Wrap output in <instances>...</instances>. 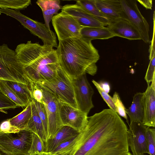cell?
Masks as SVG:
<instances>
[{"instance_id": "obj_1", "label": "cell", "mask_w": 155, "mask_h": 155, "mask_svg": "<svg viewBox=\"0 0 155 155\" xmlns=\"http://www.w3.org/2000/svg\"><path fill=\"white\" fill-rule=\"evenodd\" d=\"M127 130L117 113L104 109L88 117L84 129L55 155H122L129 152Z\"/></svg>"}, {"instance_id": "obj_2", "label": "cell", "mask_w": 155, "mask_h": 155, "mask_svg": "<svg viewBox=\"0 0 155 155\" xmlns=\"http://www.w3.org/2000/svg\"><path fill=\"white\" fill-rule=\"evenodd\" d=\"M30 41L15 49L25 78L30 82L41 83L54 78L60 66L56 49Z\"/></svg>"}, {"instance_id": "obj_3", "label": "cell", "mask_w": 155, "mask_h": 155, "mask_svg": "<svg viewBox=\"0 0 155 155\" xmlns=\"http://www.w3.org/2000/svg\"><path fill=\"white\" fill-rule=\"evenodd\" d=\"M56 51L60 67L71 78L96 74L100 55L91 41L81 37L61 41Z\"/></svg>"}, {"instance_id": "obj_4", "label": "cell", "mask_w": 155, "mask_h": 155, "mask_svg": "<svg viewBox=\"0 0 155 155\" xmlns=\"http://www.w3.org/2000/svg\"><path fill=\"white\" fill-rule=\"evenodd\" d=\"M0 80L14 81L29 86L15 51L4 44L0 45Z\"/></svg>"}, {"instance_id": "obj_5", "label": "cell", "mask_w": 155, "mask_h": 155, "mask_svg": "<svg viewBox=\"0 0 155 155\" xmlns=\"http://www.w3.org/2000/svg\"><path fill=\"white\" fill-rule=\"evenodd\" d=\"M38 83L48 90L59 101L77 108L71 79L59 66L52 79Z\"/></svg>"}, {"instance_id": "obj_6", "label": "cell", "mask_w": 155, "mask_h": 155, "mask_svg": "<svg viewBox=\"0 0 155 155\" xmlns=\"http://www.w3.org/2000/svg\"><path fill=\"white\" fill-rule=\"evenodd\" d=\"M2 13L18 20L24 28L31 33L41 39L43 45L51 46L57 48L56 35L45 24L34 20L21 13L19 11L9 9H1Z\"/></svg>"}, {"instance_id": "obj_7", "label": "cell", "mask_w": 155, "mask_h": 155, "mask_svg": "<svg viewBox=\"0 0 155 155\" xmlns=\"http://www.w3.org/2000/svg\"><path fill=\"white\" fill-rule=\"evenodd\" d=\"M32 133L26 129L20 130L15 135L13 133H0V148L13 155H29Z\"/></svg>"}, {"instance_id": "obj_8", "label": "cell", "mask_w": 155, "mask_h": 155, "mask_svg": "<svg viewBox=\"0 0 155 155\" xmlns=\"http://www.w3.org/2000/svg\"><path fill=\"white\" fill-rule=\"evenodd\" d=\"M122 12L121 18L131 24L138 31L145 43H150L149 26L141 14L135 0H120Z\"/></svg>"}, {"instance_id": "obj_9", "label": "cell", "mask_w": 155, "mask_h": 155, "mask_svg": "<svg viewBox=\"0 0 155 155\" xmlns=\"http://www.w3.org/2000/svg\"><path fill=\"white\" fill-rule=\"evenodd\" d=\"M52 23L59 42L72 38L81 37L82 27L71 16L61 12L53 16Z\"/></svg>"}, {"instance_id": "obj_10", "label": "cell", "mask_w": 155, "mask_h": 155, "mask_svg": "<svg viewBox=\"0 0 155 155\" xmlns=\"http://www.w3.org/2000/svg\"><path fill=\"white\" fill-rule=\"evenodd\" d=\"M71 80L77 109L88 114L94 107L92 100L94 92L87 80L86 74Z\"/></svg>"}, {"instance_id": "obj_11", "label": "cell", "mask_w": 155, "mask_h": 155, "mask_svg": "<svg viewBox=\"0 0 155 155\" xmlns=\"http://www.w3.org/2000/svg\"><path fill=\"white\" fill-rule=\"evenodd\" d=\"M38 84L42 92L41 103L44 104L48 116V139H51L62 126L59 115V101L50 92Z\"/></svg>"}, {"instance_id": "obj_12", "label": "cell", "mask_w": 155, "mask_h": 155, "mask_svg": "<svg viewBox=\"0 0 155 155\" xmlns=\"http://www.w3.org/2000/svg\"><path fill=\"white\" fill-rule=\"evenodd\" d=\"M127 140L132 155L149 153L146 131L147 127L142 123L133 122L129 125Z\"/></svg>"}, {"instance_id": "obj_13", "label": "cell", "mask_w": 155, "mask_h": 155, "mask_svg": "<svg viewBox=\"0 0 155 155\" xmlns=\"http://www.w3.org/2000/svg\"><path fill=\"white\" fill-rule=\"evenodd\" d=\"M60 119L63 126L70 127L79 133L86 127L87 114L63 102H58Z\"/></svg>"}, {"instance_id": "obj_14", "label": "cell", "mask_w": 155, "mask_h": 155, "mask_svg": "<svg viewBox=\"0 0 155 155\" xmlns=\"http://www.w3.org/2000/svg\"><path fill=\"white\" fill-rule=\"evenodd\" d=\"M61 12L72 17L82 27H103L105 26L81 6L76 4L65 5L61 7Z\"/></svg>"}, {"instance_id": "obj_15", "label": "cell", "mask_w": 155, "mask_h": 155, "mask_svg": "<svg viewBox=\"0 0 155 155\" xmlns=\"http://www.w3.org/2000/svg\"><path fill=\"white\" fill-rule=\"evenodd\" d=\"M142 101L144 116L143 124L146 126L155 127V75L151 84L143 93Z\"/></svg>"}, {"instance_id": "obj_16", "label": "cell", "mask_w": 155, "mask_h": 155, "mask_svg": "<svg viewBox=\"0 0 155 155\" xmlns=\"http://www.w3.org/2000/svg\"><path fill=\"white\" fill-rule=\"evenodd\" d=\"M107 27L115 37L118 36L130 40L141 39L137 29L127 21L121 18L109 21Z\"/></svg>"}, {"instance_id": "obj_17", "label": "cell", "mask_w": 155, "mask_h": 155, "mask_svg": "<svg viewBox=\"0 0 155 155\" xmlns=\"http://www.w3.org/2000/svg\"><path fill=\"white\" fill-rule=\"evenodd\" d=\"M97 8L109 21L121 18L120 0H94Z\"/></svg>"}, {"instance_id": "obj_18", "label": "cell", "mask_w": 155, "mask_h": 155, "mask_svg": "<svg viewBox=\"0 0 155 155\" xmlns=\"http://www.w3.org/2000/svg\"><path fill=\"white\" fill-rule=\"evenodd\" d=\"M80 133L73 128L63 126L51 139L45 143L46 152H52L59 145L78 135Z\"/></svg>"}, {"instance_id": "obj_19", "label": "cell", "mask_w": 155, "mask_h": 155, "mask_svg": "<svg viewBox=\"0 0 155 155\" xmlns=\"http://www.w3.org/2000/svg\"><path fill=\"white\" fill-rule=\"evenodd\" d=\"M143 93H136L133 97L132 104L126 111L129 117L130 123H143L144 113L142 101Z\"/></svg>"}, {"instance_id": "obj_20", "label": "cell", "mask_w": 155, "mask_h": 155, "mask_svg": "<svg viewBox=\"0 0 155 155\" xmlns=\"http://www.w3.org/2000/svg\"><path fill=\"white\" fill-rule=\"evenodd\" d=\"M41 8L45 24L50 29L49 23L53 15L57 14L61 9L59 0H38L36 2Z\"/></svg>"}, {"instance_id": "obj_21", "label": "cell", "mask_w": 155, "mask_h": 155, "mask_svg": "<svg viewBox=\"0 0 155 155\" xmlns=\"http://www.w3.org/2000/svg\"><path fill=\"white\" fill-rule=\"evenodd\" d=\"M31 116L25 129L37 135L45 143L47 140L42 121L33 101L31 102Z\"/></svg>"}, {"instance_id": "obj_22", "label": "cell", "mask_w": 155, "mask_h": 155, "mask_svg": "<svg viewBox=\"0 0 155 155\" xmlns=\"http://www.w3.org/2000/svg\"><path fill=\"white\" fill-rule=\"evenodd\" d=\"M81 38L91 41L94 39H106L115 37L107 27H82Z\"/></svg>"}, {"instance_id": "obj_23", "label": "cell", "mask_w": 155, "mask_h": 155, "mask_svg": "<svg viewBox=\"0 0 155 155\" xmlns=\"http://www.w3.org/2000/svg\"><path fill=\"white\" fill-rule=\"evenodd\" d=\"M5 81L8 86L15 92L26 106L33 100L29 85L15 81Z\"/></svg>"}, {"instance_id": "obj_24", "label": "cell", "mask_w": 155, "mask_h": 155, "mask_svg": "<svg viewBox=\"0 0 155 155\" xmlns=\"http://www.w3.org/2000/svg\"><path fill=\"white\" fill-rule=\"evenodd\" d=\"M76 4L81 6L87 12L102 23L105 26L108 25L109 21L97 8L94 0H77Z\"/></svg>"}, {"instance_id": "obj_25", "label": "cell", "mask_w": 155, "mask_h": 155, "mask_svg": "<svg viewBox=\"0 0 155 155\" xmlns=\"http://www.w3.org/2000/svg\"><path fill=\"white\" fill-rule=\"evenodd\" d=\"M31 102L19 114L10 118L11 124L20 130L25 129L31 116Z\"/></svg>"}, {"instance_id": "obj_26", "label": "cell", "mask_w": 155, "mask_h": 155, "mask_svg": "<svg viewBox=\"0 0 155 155\" xmlns=\"http://www.w3.org/2000/svg\"><path fill=\"white\" fill-rule=\"evenodd\" d=\"M31 4V0H0V9L20 11L25 9Z\"/></svg>"}, {"instance_id": "obj_27", "label": "cell", "mask_w": 155, "mask_h": 155, "mask_svg": "<svg viewBox=\"0 0 155 155\" xmlns=\"http://www.w3.org/2000/svg\"><path fill=\"white\" fill-rule=\"evenodd\" d=\"M0 89L2 92L15 103L17 107H24L27 106L15 92L5 83L4 80H0Z\"/></svg>"}, {"instance_id": "obj_28", "label": "cell", "mask_w": 155, "mask_h": 155, "mask_svg": "<svg viewBox=\"0 0 155 155\" xmlns=\"http://www.w3.org/2000/svg\"><path fill=\"white\" fill-rule=\"evenodd\" d=\"M32 101L42 123L47 139L49 137L48 124V116L45 107L42 103L38 102L33 100Z\"/></svg>"}, {"instance_id": "obj_29", "label": "cell", "mask_w": 155, "mask_h": 155, "mask_svg": "<svg viewBox=\"0 0 155 155\" xmlns=\"http://www.w3.org/2000/svg\"><path fill=\"white\" fill-rule=\"evenodd\" d=\"M32 141L29 151V155H38L41 153L46 152L45 144L43 141L34 133L32 132Z\"/></svg>"}, {"instance_id": "obj_30", "label": "cell", "mask_w": 155, "mask_h": 155, "mask_svg": "<svg viewBox=\"0 0 155 155\" xmlns=\"http://www.w3.org/2000/svg\"><path fill=\"white\" fill-rule=\"evenodd\" d=\"M112 98L117 113L119 115L125 119L129 125L127 116L126 111V108L121 100L118 93L115 92Z\"/></svg>"}, {"instance_id": "obj_31", "label": "cell", "mask_w": 155, "mask_h": 155, "mask_svg": "<svg viewBox=\"0 0 155 155\" xmlns=\"http://www.w3.org/2000/svg\"><path fill=\"white\" fill-rule=\"evenodd\" d=\"M92 81L104 100L110 107V109L117 113L115 107L112 97L108 94V93L102 89L99 83L93 80H92Z\"/></svg>"}, {"instance_id": "obj_32", "label": "cell", "mask_w": 155, "mask_h": 155, "mask_svg": "<svg viewBox=\"0 0 155 155\" xmlns=\"http://www.w3.org/2000/svg\"><path fill=\"white\" fill-rule=\"evenodd\" d=\"M150 155H155V130L148 127L146 131Z\"/></svg>"}, {"instance_id": "obj_33", "label": "cell", "mask_w": 155, "mask_h": 155, "mask_svg": "<svg viewBox=\"0 0 155 155\" xmlns=\"http://www.w3.org/2000/svg\"><path fill=\"white\" fill-rule=\"evenodd\" d=\"M17 107L15 104L5 95L0 89V108L5 110L14 109Z\"/></svg>"}, {"instance_id": "obj_34", "label": "cell", "mask_w": 155, "mask_h": 155, "mask_svg": "<svg viewBox=\"0 0 155 155\" xmlns=\"http://www.w3.org/2000/svg\"><path fill=\"white\" fill-rule=\"evenodd\" d=\"M20 130L12 125L10 122V118L6 120L0 124V133L15 134Z\"/></svg>"}, {"instance_id": "obj_35", "label": "cell", "mask_w": 155, "mask_h": 155, "mask_svg": "<svg viewBox=\"0 0 155 155\" xmlns=\"http://www.w3.org/2000/svg\"><path fill=\"white\" fill-rule=\"evenodd\" d=\"M155 56L150 60L145 75L144 79L147 82V85L152 81L154 76L155 75Z\"/></svg>"}, {"instance_id": "obj_36", "label": "cell", "mask_w": 155, "mask_h": 155, "mask_svg": "<svg viewBox=\"0 0 155 155\" xmlns=\"http://www.w3.org/2000/svg\"><path fill=\"white\" fill-rule=\"evenodd\" d=\"M153 32L152 40L151 41V44L150 46L149 49V59L150 60L153 56H155V11H154L153 14Z\"/></svg>"}, {"instance_id": "obj_37", "label": "cell", "mask_w": 155, "mask_h": 155, "mask_svg": "<svg viewBox=\"0 0 155 155\" xmlns=\"http://www.w3.org/2000/svg\"><path fill=\"white\" fill-rule=\"evenodd\" d=\"M77 136L61 143L51 152L56 154L61 152L73 142Z\"/></svg>"}, {"instance_id": "obj_38", "label": "cell", "mask_w": 155, "mask_h": 155, "mask_svg": "<svg viewBox=\"0 0 155 155\" xmlns=\"http://www.w3.org/2000/svg\"><path fill=\"white\" fill-rule=\"evenodd\" d=\"M138 2L141 5L147 9L151 10L152 7V0H137Z\"/></svg>"}, {"instance_id": "obj_39", "label": "cell", "mask_w": 155, "mask_h": 155, "mask_svg": "<svg viewBox=\"0 0 155 155\" xmlns=\"http://www.w3.org/2000/svg\"><path fill=\"white\" fill-rule=\"evenodd\" d=\"M101 86L102 89L107 93H108L110 90V87L109 84L106 82L101 83V84H100Z\"/></svg>"}, {"instance_id": "obj_40", "label": "cell", "mask_w": 155, "mask_h": 155, "mask_svg": "<svg viewBox=\"0 0 155 155\" xmlns=\"http://www.w3.org/2000/svg\"><path fill=\"white\" fill-rule=\"evenodd\" d=\"M38 155H55V154L51 152H43Z\"/></svg>"}, {"instance_id": "obj_41", "label": "cell", "mask_w": 155, "mask_h": 155, "mask_svg": "<svg viewBox=\"0 0 155 155\" xmlns=\"http://www.w3.org/2000/svg\"><path fill=\"white\" fill-rule=\"evenodd\" d=\"M0 155H13L7 153L0 148Z\"/></svg>"}, {"instance_id": "obj_42", "label": "cell", "mask_w": 155, "mask_h": 155, "mask_svg": "<svg viewBox=\"0 0 155 155\" xmlns=\"http://www.w3.org/2000/svg\"><path fill=\"white\" fill-rule=\"evenodd\" d=\"M122 155H132V153H130L129 151L127 153H125Z\"/></svg>"}, {"instance_id": "obj_43", "label": "cell", "mask_w": 155, "mask_h": 155, "mask_svg": "<svg viewBox=\"0 0 155 155\" xmlns=\"http://www.w3.org/2000/svg\"><path fill=\"white\" fill-rule=\"evenodd\" d=\"M0 112H2V113H5V114L7 113V112L6 111L4 110H2V109H1L0 108Z\"/></svg>"}, {"instance_id": "obj_44", "label": "cell", "mask_w": 155, "mask_h": 155, "mask_svg": "<svg viewBox=\"0 0 155 155\" xmlns=\"http://www.w3.org/2000/svg\"><path fill=\"white\" fill-rule=\"evenodd\" d=\"M1 13H2L1 12V9H0V15H1Z\"/></svg>"}, {"instance_id": "obj_45", "label": "cell", "mask_w": 155, "mask_h": 155, "mask_svg": "<svg viewBox=\"0 0 155 155\" xmlns=\"http://www.w3.org/2000/svg\"><path fill=\"white\" fill-rule=\"evenodd\" d=\"M142 155H146L145 154H143Z\"/></svg>"}]
</instances>
